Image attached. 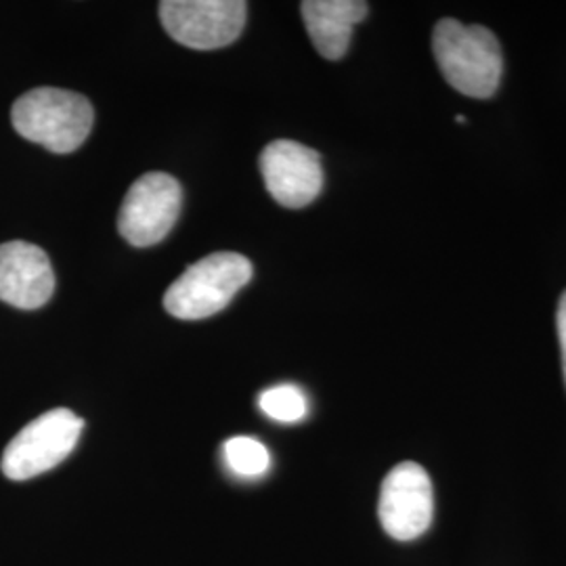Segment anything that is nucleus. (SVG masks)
<instances>
[{
	"label": "nucleus",
	"mask_w": 566,
	"mask_h": 566,
	"mask_svg": "<svg viewBox=\"0 0 566 566\" xmlns=\"http://www.w3.org/2000/svg\"><path fill=\"white\" fill-rule=\"evenodd\" d=\"M84 420L70 409H51L23 426L2 453V472L11 481H30L60 465L81 439Z\"/></svg>",
	"instance_id": "4"
},
{
	"label": "nucleus",
	"mask_w": 566,
	"mask_h": 566,
	"mask_svg": "<svg viewBox=\"0 0 566 566\" xmlns=\"http://www.w3.org/2000/svg\"><path fill=\"white\" fill-rule=\"evenodd\" d=\"M11 122L23 139L53 154H72L91 135L95 112L81 93L42 86L13 103Z\"/></svg>",
	"instance_id": "2"
},
{
	"label": "nucleus",
	"mask_w": 566,
	"mask_h": 566,
	"mask_svg": "<svg viewBox=\"0 0 566 566\" xmlns=\"http://www.w3.org/2000/svg\"><path fill=\"white\" fill-rule=\"evenodd\" d=\"M304 25L325 60H340L348 51L353 28L367 18V2L361 0H304Z\"/></svg>",
	"instance_id": "10"
},
{
	"label": "nucleus",
	"mask_w": 566,
	"mask_h": 566,
	"mask_svg": "<svg viewBox=\"0 0 566 566\" xmlns=\"http://www.w3.org/2000/svg\"><path fill=\"white\" fill-rule=\"evenodd\" d=\"M261 172L271 198L294 210L313 202L324 187L322 156L303 143H269L261 154Z\"/></svg>",
	"instance_id": "8"
},
{
	"label": "nucleus",
	"mask_w": 566,
	"mask_h": 566,
	"mask_svg": "<svg viewBox=\"0 0 566 566\" xmlns=\"http://www.w3.org/2000/svg\"><path fill=\"white\" fill-rule=\"evenodd\" d=\"M252 280V263L235 252H217L191 264L164 294V308L185 322L223 311Z\"/></svg>",
	"instance_id": "3"
},
{
	"label": "nucleus",
	"mask_w": 566,
	"mask_h": 566,
	"mask_svg": "<svg viewBox=\"0 0 566 566\" xmlns=\"http://www.w3.org/2000/svg\"><path fill=\"white\" fill-rule=\"evenodd\" d=\"M432 512V483L424 468L416 462L395 465L386 474L378 504L386 533L397 542H411L430 526Z\"/></svg>",
	"instance_id": "7"
},
{
	"label": "nucleus",
	"mask_w": 566,
	"mask_h": 566,
	"mask_svg": "<svg viewBox=\"0 0 566 566\" xmlns=\"http://www.w3.org/2000/svg\"><path fill=\"white\" fill-rule=\"evenodd\" d=\"M556 327H558V338H560V350H563V369H565L566 382V292L558 304V313H556Z\"/></svg>",
	"instance_id": "13"
},
{
	"label": "nucleus",
	"mask_w": 566,
	"mask_h": 566,
	"mask_svg": "<svg viewBox=\"0 0 566 566\" xmlns=\"http://www.w3.org/2000/svg\"><path fill=\"white\" fill-rule=\"evenodd\" d=\"M224 462L233 474L243 479L263 476L271 465L266 447L252 437H233L223 446Z\"/></svg>",
	"instance_id": "11"
},
{
	"label": "nucleus",
	"mask_w": 566,
	"mask_h": 566,
	"mask_svg": "<svg viewBox=\"0 0 566 566\" xmlns=\"http://www.w3.org/2000/svg\"><path fill=\"white\" fill-rule=\"evenodd\" d=\"M432 51L446 81L465 97L489 99L497 91L504 60L500 41L485 25L441 20L432 34Z\"/></svg>",
	"instance_id": "1"
},
{
	"label": "nucleus",
	"mask_w": 566,
	"mask_h": 566,
	"mask_svg": "<svg viewBox=\"0 0 566 566\" xmlns=\"http://www.w3.org/2000/svg\"><path fill=\"white\" fill-rule=\"evenodd\" d=\"M55 292L46 252L28 242L0 243V301L21 311L41 308Z\"/></svg>",
	"instance_id": "9"
},
{
	"label": "nucleus",
	"mask_w": 566,
	"mask_h": 566,
	"mask_svg": "<svg viewBox=\"0 0 566 566\" xmlns=\"http://www.w3.org/2000/svg\"><path fill=\"white\" fill-rule=\"evenodd\" d=\"M248 4L242 0H164L160 20L182 46L210 51L238 41Z\"/></svg>",
	"instance_id": "5"
},
{
	"label": "nucleus",
	"mask_w": 566,
	"mask_h": 566,
	"mask_svg": "<svg viewBox=\"0 0 566 566\" xmlns=\"http://www.w3.org/2000/svg\"><path fill=\"white\" fill-rule=\"evenodd\" d=\"M181 185L166 172H147L130 185L122 202L118 229L128 243L145 248L163 242L181 212Z\"/></svg>",
	"instance_id": "6"
},
{
	"label": "nucleus",
	"mask_w": 566,
	"mask_h": 566,
	"mask_svg": "<svg viewBox=\"0 0 566 566\" xmlns=\"http://www.w3.org/2000/svg\"><path fill=\"white\" fill-rule=\"evenodd\" d=\"M259 405H261L264 416H269L271 420L283 422V424L301 422L308 411V403H306L303 390L294 385L273 386V388L264 390L259 399Z\"/></svg>",
	"instance_id": "12"
}]
</instances>
